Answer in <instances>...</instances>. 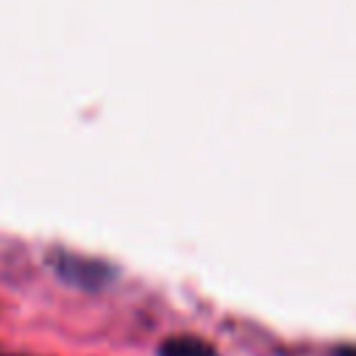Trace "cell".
Wrapping results in <instances>:
<instances>
[{
	"mask_svg": "<svg viewBox=\"0 0 356 356\" xmlns=\"http://www.w3.org/2000/svg\"><path fill=\"white\" fill-rule=\"evenodd\" d=\"M58 273L67 278V281H75V284H100L103 275H106V267L100 261H92V259H83V256H61L58 259Z\"/></svg>",
	"mask_w": 356,
	"mask_h": 356,
	"instance_id": "cell-1",
	"label": "cell"
},
{
	"mask_svg": "<svg viewBox=\"0 0 356 356\" xmlns=\"http://www.w3.org/2000/svg\"><path fill=\"white\" fill-rule=\"evenodd\" d=\"M159 356H217V350L200 337H170L161 342Z\"/></svg>",
	"mask_w": 356,
	"mask_h": 356,
	"instance_id": "cell-2",
	"label": "cell"
},
{
	"mask_svg": "<svg viewBox=\"0 0 356 356\" xmlns=\"http://www.w3.org/2000/svg\"><path fill=\"white\" fill-rule=\"evenodd\" d=\"M339 356H356V345H350V348H342V350H339Z\"/></svg>",
	"mask_w": 356,
	"mask_h": 356,
	"instance_id": "cell-3",
	"label": "cell"
},
{
	"mask_svg": "<svg viewBox=\"0 0 356 356\" xmlns=\"http://www.w3.org/2000/svg\"><path fill=\"white\" fill-rule=\"evenodd\" d=\"M0 356H3V353H0Z\"/></svg>",
	"mask_w": 356,
	"mask_h": 356,
	"instance_id": "cell-4",
	"label": "cell"
}]
</instances>
